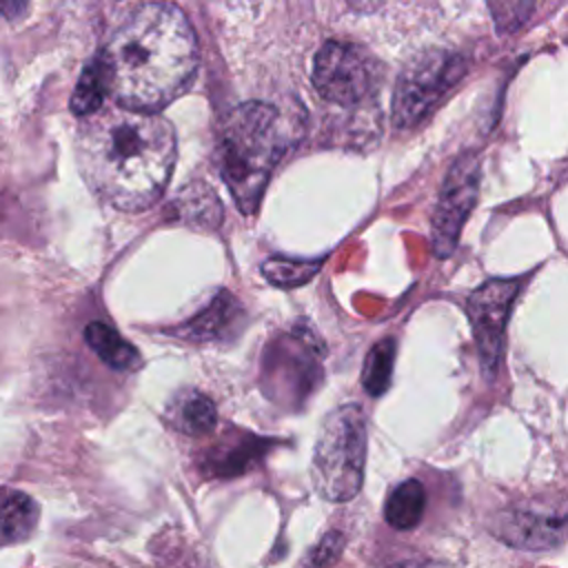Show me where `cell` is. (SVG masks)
<instances>
[{
    "label": "cell",
    "instance_id": "1",
    "mask_svg": "<svg viewBox=\"0 0 568 568\" xmlns=\"http://www.w3.org/2000/svg\"><path fill=\"white\" fill-rule=\"evenodd\" d=\"M175 162V133L158 113L102 106L78 133V164L106 204L118 211L149 209L166 189Z\"/></svg>",
    "mask_w": 568,
    "mask_h": 568
},
{
    "label": "cell",
    "instance_id": "2",
    "mask_svg": "<svg viewBox=\"0 0 568 568\" xmlns=\"http://www.w3.org/2000/svg\"><path fill=\"white\" fill-rule=\"evenodd\" d=\"M197 38L173 4H140L109 36L100 62L115 106L155 113L173 102L197 69Z\"/></svg>",
    "mask_w": 568,
    "mask_h": 568
},
{
    "label": "cell",
    "instance_id": "3",
    "mask_svg": "<svg viewBox=\"0 0 568 568\" xmlns=\"http://www.w3.org/2000/svg\"><path fill=\"white\" fill-rule=\"evenodd\" d=\"M291 140V122L275 104L244 102L226 118L220 135V169L244 215L257 209L264 186Z\"/></svg>",
    "mask_w": 568,
    "mask_h": 568
},
{
    "label": "cell",
    "instance_id": "4",
    "mask_svg": "<svg viewBox=\"0 0 568 568\" xmlns=\"http://www.w3.org/2000/svg\"><path fill=\"white\" fill-rule=\"evenodd\" d=\"M366 419L359 406L346 404L331 410L313 448L311 479L328 501L353 499L364 481Z\"/></svg>",
    "mask_w": 568,
    "mask_h": 568
},
{
    "label": "cell",
    "instance_id": "5",
    "mask_svg": "<svg viewBox=\"0 0 568 568\" xmlns=\"http://www.w3.org/2000/svg\"><path fill=\"white\" fill-rule=\"evenodd\" d=\"M466 60L453 51H426L399 73L393 93V122L397 129L417 126L439 100L464 78Z\"/></svg>",
    "mask_w": 568,
    "mask_h": 568
},
{
    "label": "cell",
    "instance_id": "6",
    "mask_svg": "<svg viewBox=\"0 0 568 568\" xmlns=\"http://www.w3.org/2000/svg\"><path fill=\"white\" fill-rule=\"evenodd\" d=\"M313 87L326 102L351 109L373 89L371 60L355 44L328 40L315 55Z\"/></svg>",
    "mask_w": 568,
    "mask_h": 568
},
{
    "label": "cell",
    "instance_id": "7",
    "mask_svg": "<svg viewBox=\"0 0 568 568\" xmlns=\"http://www.w3.org/2000/svg\"><path fill=\"white\" fill-rule=\"evenodd\" d=\"M479 158L473 151L462 153L448 169L433 215V251L437 257L453 255L464 222L479 193Z\"/></svg>",
    "mask_w": 568,
    "mask_h": 568
},
{
    "label": "cell",
    "instance_id": "8",
    "mask_svg": "<svg viewBox=\"0 0 568 568\" xmlns=\"http://www.w3.org/2000/svg\"><path fill=\"white\" fill-rule=\"evenodd\" d=\"M517 280H490L484 286L475 288L466 300V311L473 324L479 364L488 379L495 377L504 348V331L513 302L517 297Z\"/></svg>",
    "mask_w": 568,
    "mask_h": 568
},
{
    "label": "cell",
    "instance_id": "9",
    "mask_svg": "<svg viewBox=\"0 0 568 568\" xmlns=\"http://www.w3.org/2000/svg\"><path fill=\"white\" fill-rule=\"evenodd\" d=\"M495 535L521 550L557 548L566 537V506L561 499L513 504L497 515Z\"/></svg>",
    "mask_w": 568,
    "mask_h": 568
},
{
    "label": "cell",
    "instance_id": "10",
    "mask_svg": "<svg viewBox=\"0 0 568 568\" xmlns=\"http://www.w3.org/2000/svg\"><path fill=\"white\" fill-rule=\"evenodd\" d=\"M320 344L313 335L300 328L293 335L275 342L264 357V377L268 379V393L284 388V393H293L295 399L302 393H308L317 379L320 366Z\"/></svg>",
    "mask_w": 568,
    "mask_h": 568
},
{
    "label": "cell",
    "instance_id": "11",
    "mask_svg": "<svg viewBox=\"0 0 568 568\" xmlns=\"http://www.w3.org/2000/svg\"><path fill=\"white\" fill-rule=\"evenodd\" d=\"M166 422L184 435H206L213 430L217 415L213 402L200 390H182L166 404Z\"/></svg>",
    "mask_w": 568,
    "mask_h": 568
},
{
    "label": "cell",
    "instance_id": "12",
    "mask_svg": "<svg viewBox=\"0 0 568 568\" xmlns=\"http://www.w3.org/2000/svg\"><path fill=\"white\" fill-rule=\"evenodd\" d=\"M40 517L38 504L20 490H0V541L18 544L31 537Z\"/></svg>",
    "mask_w": 568,
    "mask_h": 568
},
{
    "label": "cell",
    "instance_id": "13",
    "mask_svg": "<svg viewBox=\"0 0 568 568\" xmlns=\"http://www.w3.org/2000/svg\"><path fill=\"white\" fill-rule=\"evenodd\" d=\"M240 320V306L235 304V297L229 293H220L200 315L191 317L180 333L195 342H209L220 339L224 335H231L233 322Z\"/></svg>",
    "mask_w": 568,
    "mask_h": 568
},
{
    "label": "cell",
    "instance_id": "14",
    "mask_svg": "<svg viewBox=\"0 0 568 568\" xmlns=\"http://www.w3.org/2000/svg\"><path fill=\"white\" fill-rule=\"evenodd\" d=\"M87 344L98 353V357L111 366L113 371L126 373L140 366V353L133 344H129L115 328L102 322H91L84 328Z\"/></svg>",
    "mask_w": 568,
    "mask_h": 568
},
{
    "label": "cell",
    "instance_id": "15",
    "mask_svg": "<svg viewBox=\"0 0 568 568\" xmlns=\"http://www.w3.org/2000/svg\"><path fill=\"white\" fill-rule=\"evenodd\" d=\"M424 508H426L424 486L417 479H406L390 490L384 506V519L397 530H408L422 521Z\"/></svg>",
    "mask_w": 568,
    "mask_h": 568
},
{
    "label": "cell",
    "instance_id": "16",
    "mask_svg": "<svg viewBox=\"0 0 568 568\" xmlns=\"http://www.w3.org/2000/svg\"><path fill=\"white\" fill-rule=\"evenodd\" d=\"M106 95H109L106 73L100 58H95L91 64H87V69L82 71L75 84V91L71 95V111L75 115L89 118L102 109Z\"/></svg>",
    "mask_w": 568,
    "mask_h": 568
},
{
    "label": "cell",
    "instance_id": "17",
    "mask_svg": "<svg viewBox=\"0 0 568 568\" xmlns=\"http://www.w3.org/2000/svg\"><path fill=\"white\" fill-rule=\"evenodd\" d=\"M393 364H395V342L390 337H386V339L377 342L364 359L362 384L368 395H373V397L384 395V390L388 388L390 377H393Z\"/></svg>",
    "mask_w": 568,
    "mask_h": 568
},
{
    "label": "cell",
    "instance_id": "18",
    "mask_svg": "<svg viewBox=\"0 0 568 568\" xmlns=\"http://www.w3.org/2000/svg\"><path fill=\"white\" fill-rule=\"evenodd\" d=\"M320 260H288V257H271L262 264V275L275 286H300L311 280L320 271Z\"/></svg>",
    "mask_w": 568,
    "mask_h": 568
},
{
    "label": "cell",
    "instance_id": "19",
    "mask_svg": "<svg viewBox=\"0 0 568 568\" xmlns=\"http://www.w3.org/2000/svg\"><path fill=\"white\" fill-rule=\"evenodd\" d=\"M193 193L184 191L182 193V215L189 217L195 224H204V226H217L222 220V206L215 197V193H211L204 184L195 182L191 184Z\"/></svg>",
    "mask_w": 568,
    "mask_h": 568
},
{
    "label": "cell",
    "instance_id": "20",
    "mask_svg": "<svg viewBox=\"0 0 568 568\" xmlns=\"http://www.w3.org/2000/svg\"><path fill=\"white\" fill-rule=\"evenodd\" d=\"M344 550V537L337 530L326 532L315 548L308 550L304 559V568H331Z\"/></svg>",
    "mask_w": 568,
    "mask_h": 568
},
{
    "label": "cell",
    "instance_id": "21",
    "mask_svg": "<svg viewBox=\"0 0 568 568\" xmlns=\"http://www.w3.org/2000/svg\"><path fill=\"white\" fill-rule=\"evenodd\" d=\"M504 11H508V16H501V18H495V27L506 33V31H513V29H519L521 22L528 20V16L532 13V4L530 2H497Z\"/></svg>",
    "mask_w": 568,
    "mask_h": 568
},
{
    "label": "cell",
    "instance_id": "22",
    "mask_svg": "<svg viewBox=\"0 0 568 568\" xmlns=\"http://www.w3.org/2000/svg\"><path fill=\"white\" fill-rule=\"evenodd\" d=\"M395 568H444V566L433 564V561H406V564H399Z\"/></svg>",
    "mask_w": 568,
    "mask_h": 568
}]
</instances>
